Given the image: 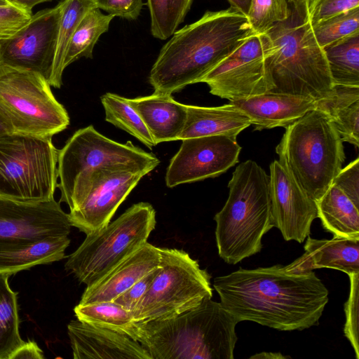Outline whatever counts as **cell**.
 Masks as SVG:
<instances>
[{
    "mask_svg": "<svg viewBox=\"0 0 359 359\" xmlns=\"http://www.w3.org/2000/svg\"><path fill=\"white\" fill-rule=\"evenodd\" d=\"M41 348L34 340L25 341L10 356L9 359H43Z\"/></svg>",
    "mask_w": 359,
    "mask_h": 359,
    "instance_id": "obj_42",
    "label": "cell"
},
{
    "mask_svg": "<svg viewBox=\"0 0 359 359\" xmlns=\"http://www.w3.org/2000/svg\"><path fill=\"white\" fill-rule=\"evenodd\" d=\"M63 2L32 15L12 36L0 41V63L50 78Z\"/></svg>",
    "mask_w": 359,
    "mask_h": 359,
    "instance_id": "obj_14",
    "label": "cell"
},
{
    "mask_svg": "<svg viewBox=\"0 0 359 359\" xmlns=\"http://www.w3.org/2000/svg\"><path fill=\"white\" fill-rule=\"evenodd\" d=\"M156 223V211L150 203L133 205L114 221L87 234L68 256L66 271L90 286L147 243Z\"/></svg>",
    "mask_w": 359,
    "mask_h": 359,
    "instance_id": "obj_7",
    "label": "cell"
},
{
    "mask_svg": "<svg viewBox=\"0 0 359 359\" xmlns=\"http://www.w3.org/2000/svg\"><path fill=\"white\" fill-rule=\"evenodd\" d=\"M160 255L157 273L132 311L135 322L170 318L212 299L210 275L189 253L160 248Z\"/></svg>",
    "mask_w": 359,
    "mask_h": 359,
    "instance_id": "obj_11",
    "label": "cell"
},
{
    "mask_svg": "<svg viewBox=\"0 0 359 359\" xmlns=\"http://www.w3.org/2000/svg\"><path fill=\"white\" fill-rule=\"evenodd\" d=\"M228 187L229 197L214 217L218 254L236 264L259 252L262 238L273 226L270 177L255 161L238 165Z\"/></svg>",
    "mask_w": 359,
    "mask_h": 359,
    "instance_id": "obj_5",
    "label": "cell"
},
{
    "mask_svg": "<svg viewBox=\"0 0 359 359\" xmlns=\"http://www.w3.org/2000/svg\"><path fill=\"white\" fill-rule=\"evenodd\" d=\"M11 276L0 272V359H9L25 342L20 334L18 293L8 283Z\"/></svg>",
    "mask_w": 359,
    "mask_h": 359,
    "instance_id": "obj_29",
    "label": "cell"
},
{
    "mask_svg": "<svg viewBox=\"0 0 359 359\" xmlns=\"http://www.w3.org/2000/svg\"><path fill=\"white\" fill-rule=\"evenodd\" d=\"M76 319L86 323L109 329L126 335L135 320L132 311L114 302L78 304L74 309Z\"/></svg>",
    "mask_w": 359,
    "mask_h": 359,
    "instance_id": "obj_32",
    "label": "cell"
},
{
    "mask_svg": "<svg viewBox=\"0 0 359 359\" xmlns=\"http://www.w3.org/2000/svg\"><path fill=\"white\" fill-rule=\"evenodd\" d=\"M311 26L344 11L359 7V0H306Z\"/></svg>",
    "mask_w": 359,
    "mask_h": 359,
    "instance_id": "obj_37",
    "label": "cell"
},
{
    "mask_svg": "<svg viewBox=\"0 0 359 359\" xmlns=\"http://www.w3.org/2000/svg\"><path fill=\"white\" fill-rule=\"evenodd\" d=\"M160 163L152 153L130 141L120 143L97 131L93 126L76 130L58 150L57 173L60 202L68 205L95 170L126 167L147 175Z\"/></svg>",
    "mask_w": 359,
    "mask_h": 359,
    "instance_id": "obj_8",
    "label": "cell"
},
{
    "mask_svg": "<svg viewBox=\"0 0 359 359\" xmlns=\"http://www.w3.org/2000/svg\"><path fill=\"white\" fill-rule=\"evenodd\" d=\"M276 152L281 165L315 201L330 187L345 160L334 124L317 109L285 128Z\"/></svg>",
    "mask_w": 359,
    "mask_h": 359,
    "instance_id": "obj_6",
    "label": "cell"
},
{
    "mask_svg": "<svg viewBox=\"0 0 359 359\" xmlns=\"http://www.w3.org/2000/svg\"><path fill=\"white\" fill-rule=\"evenodd\" d=\"M323 50L334 85L359 87V32Z\"/></svg>",
    "mask_w": 359,
    "mask_h": 359,
    "instance_id": "obj_27",
    "label": "cell"
},
{
    "mask_svg": "<svg viewBox=\"0 0 359 359\" xmlns=\"http://www.w3.org/2000/svg\"><path fill=\"white\" fill-rule=\"evenodd\" d=\"M213 287L220 303L239 322L282 331L318 324L329 299L328 290L313 271L296 272L280 264L240 268L216 277Z\"/></svg>",
    "mask_w": 359,
    "mask_h": 359,
    "instance_id": "obj_1",
    "label": "cell"
},
{
    "mask_svg": "<svg viewBox=\"0 0 359 359\" xmlns=\"http://www.w3.org/2000/svg\"><path fill=\"white\" fill-rule=\"evenodd\" d=\"M97 8L114 17L136 20L142 8V0H94Z\"/></svg>",
    "mask_w": 359,
    "mask_h": 359,
    "instance_id": "obj_40",
    "label": "cell"
},
{
    "mask_svg": "<svg viewBox=\"0 0 359 359\" xmlns=\"http://www.w3.org/2000/svg\"><path fill=\"white\" fill-rule=\"evenodd\" d=\"M359 208V158L341 168L332 183Z\"/></svg>",
    "mask_w": 359,
    "mask_h": 359,
    "instance_id": "obj_39",
    "label": "cell"
},
{
    "mask_svg": "<svg viewBox=\"0 0 359 359\" xmlns=\"http://www.w3.org/2000/svg\"><path fill=\"white\" fill-rule=\"evenodd\" d=\"M304 250L300 257L285 268L296 272L329 268L348 276L359 273V239L334 236L330 240H318L309 236Z\"/></svg>",
    "mask_w": 359,
    "mask_h": 359,
    "instance_id": "obj_21",
    "label": "cell"
},
{
    "mask_svg": "<svg viewBox=\"0 0 359 359\" xmlns=\"http://www.w3.org/2000/svg\"><path fill=\"white\" fill-rule=\"evenodd\" d=\"M158 267L143 276L112 302L118 304L126 310L133 311L138 302L149 287L157 273Z\"/></svg>",
    "mask_w": 359,
    "mask_h": 359,
    "instance_id": "obj_41",
    "label": "cell"
},
{
    "mask_svg": "<svg viewBox=\"0 0 359 359\" xmlns=\"http://www.w3.org/2000/svg\"><path fill=\"white\" fill-rule=\"evenodd\" d=\"M269 170L273 226L285 241L302 243L318 217L316 203L279 161H273Z\"/></svg>",
    "mask_w": 359,
    "mask_h": 359,
    "instance_id": "obj_16",
    "label": "cell"
},
{
    "mask_svg": "<svg viewBox=\"0 0 359 359\" xmlns=\"http://www.w3.org/2000/svg\"><path fill=\"white\" fill-rule=\"evenodd\" d=\"M100 100L106 121L125 130L149 149L156 145L141 117L130 106L126 97L107 93Z\"/></svg>",
    "mask_w": 359,
    "mask_h": 359,
    "instance_id": "obj_31",
    "label": "cell"
},
{
    "mask_svg": "<svg viewBox=\"0 0 359 359\" xmlns=\"http://www.w3.org/2000/svg\"><path fill=\"white\" fill-rule=\"evenodd\" d=\"M289 17L264 34L271 46L269 64L273 87L315 101L326 97L334 83L323 48L314 36L306 0H288Z\"/></svg>",
    "mask_w": 359,
    "mask_h": 359,
    "instance_id": "obj_4",
    "label": "cell"
},
{
    "mask_svg": "<svg viewBox=\"0 0 359 359\" xmlns=\"http://www.w3.org/2000/svg\"><path fill=\"white\" fill-rule=\"evenodd\" d=\"M32 15L13 4L0 6V41L15 34L29 22Z\"/></svg>",
    "mask_w": 359,
    "mask_h": 359,
    "instance_id": "obj_38",
    "label": "cell"
},
{
    "mask_svg": "<svg viewBox=\"0 0 359 359\" xmlns=\"http://www.w3.org/2000/svg\"><path fill=\"white\" fill-rule=\"evenodd\" d=\"M13 133L12 130L8 125V123L6 122V119L4 118V116L0 113V136Z\"/></svg>",
    "mask_w": 359,
    "mask_h": 359,
    "instance_id": "obj_46",
    "label": "cell"
},
{
    "mask_svg": "<svg viewBox=\"0 0 359 359\" xmlns=\"http://www.w3.org/2000/svg\"><path fill=\"white\" fill-rule=\"evenodd\" d=\"M318 217L334 236L359 239V208L332 184L317 201Z\"/></svg>",
    "mask_w": 359,
    "mask_h": 359,
    "instance_id": "obj_26",
    "label": "cell"
},
{
    "mask_svg": "<svg viewBox=\"0 0 359 359\" xmlns=\"http://www.w3.org/2000/svg\"><path fill=\"white\" fill-rule=\"evenodd\" d=\"M290 14L288 0H251L247 18L255 34H264Z\"/></svg>",
    "mask_w": 359,
    "mask_h": 359,
    "instance_id": "obj_35",
    "label": "cell"
},
{
    "mask_svg": "<svg viewBox=\"0 0 359 359\" xmlns=\"http://www.w3.org/2000/svg\"><path fill=\"white\" fill-rule=\"evenodd\" d=\"M144 175L126 167H106L93 172L68 205L72 226L86 235L105 226Z\"/></svg>",
    "mask_w": 359,
    "mask_h": 359,
    "instance_id": "obj_13",
    "label": "cell"
},
{
    "mask_svg": "<svg viewBox=\"0 0 359 359\" xmlns=\"http://www.w3.org/2000/svg\"><path fill=\"white\" fill-rule=\"evenodd\" d=\"M0 113L13 133L41 137L52 138L70 122L43 76L1 63Z\"/></svg>",
    "mask_w": 359,
    "mask_h": 359,
    "instance_id": "obj_9",
    "label": "cell"
},
{
    "mask_svg": "<svg viewBox=\"0 0 359 359\" xmlns=\"http://www.w3.org/2000/svg\"><path fill=\"white\" fill-rule=\"evenodd\" d=\"M229 102L248 116L251 124L255 125V130L286 128L316 107V102L313 100L270 90Z\"/></svg>",
    "mask_w": 359,
    "mask_h": 359,
    "instance_id": "obj_20",
    "label": "cell"
},
{
    "mask_svg": "<svg viewBox=\"0 0 359 359\" xmlns=\"http://www.w3.org/2000/svg\"><path fill=\"white\" fill-rule=\"evenodd\" d=\"M10 4H13L30 13L32 8L39 4L50 1L52 0H7Z\"/></svg>",
    "mask_w": 359,
    "mask_h": 359,
    "instance_id": "obj_43",
    "label": "cell"
},
{
    "mask_svg": "<svg viewBox=\"0 0 359 359\" xmlns=\"http://www.w3.org/2000/svg\"><path fill=\"white\" fill-rule=\"evenodd\" d=\"M160 248L148 242L86 287L79 304L111 302L160 264Z\"/></svg>",
    "mask_w": 359,
    "mask_h": 359,
    "instance_id": "obj_19",
    "label": "cell"
},
{
    "mask_svg": "<svg viewBox=\"0 0 359 359\" xmlns=\"http://www.w3.org/2000/svg\"><path fill=\"white\" fill-rule=\"evenodd\" d=\"M126 100L140 115L156 144L179 140L187 120V104L177 102L171 95L156 93Z\"/></svg>",
    "mask_w": 359,
    "mask_h": 359,
    "instance_id": "obj_22",
    "label": "cell"
},
{
    "mask_svg": "<svg viewBox=\"0 0 359 359\" xmlns=\"http://www.w3.org/2000/svg\"><path fill=\"white\" fill-rule=\"evenodd\" d=\"M11 4L7 0H0V6Z\"/></svg>",
    "mask_w": 359,
    "mask_h": 359,
    "instance_id": "obj_47",
    "label": "cell"
},
{
    "mask_svg": "<svg viewBox=\"0 0 359 359\" xmlns=\"http://www.w3.org/2000/svg\"><path fill=\"white\" fill-rule=\"evenodd\" d=\"M69 244L68 236L0 241V272L12 276L37 265L60 261L65 257Z\"/></svg>",
    "mask_w": 359,
    "mask_h": 359,
    "instance_id": "obj_23",
    "label": "cell"
},
{
    "mask_svg": "<svg viewBox=\"0 0 359 359\" xmlns=\"http://www.w3.org/2000/svg\"><path fill=\"white\" fill-rule=\"evenodd\" d=\"M287 356L283 355L280 353H267L262 352L260 353H257L255 355L250 357V358H262V359H282L285 358Z\"/></svg>",
    "mask_w": 359,
    "mask_h": 359,
    "instance_id": "obj_45",
    "label": "cell"
},
{
    "mask_svg": "<svg viewBox=\"0 0 359 359\" xmlns=\"http://www.w3.org/2000/svg\"><path fill=\"white\" fill-rule=\"evenodd\" d=\"M270 53L267 36L255 33L199 83H205L212 95L229 101L265 93L273 87L269 64Z\"/></svg>",
    "mask_w": 359,
    "mask_h": 359,
    "instance_id": "obj_12",
    "label": "cell"
},
{
    "mask_svg": "<svg viewBox=\"0 0 359 359\" xmlns=\"http://www.w3.org/2000/svg\"><path fill=\"white\" fill-rule=\"evenodd\" d=\"M74 359H151L147 351L124 334L78 319L67 325Z\"/></svg>",
    "mask_w": 359,
    "mask_h": 359,
    "instance_id": "obj_18",
    "label": "cell"
},
{
    "mask_svg": "<svg viewBox=\"0 0 359 359\" xmlns=\"http://www.w3.org/2000/svg\"><path fill=\"white\" fill-rule=\"evenodd\" d=\"M71 227L68 213L54 198L30 203L0 196V241L68 236Z\"/></svg>",
    "mask_w": 359,
    "mask_h": 359,
    "instance_id": "obj_17",
    "label": "cell"
},
{
    "mask_svg": "<svg viewBox=\"0 0 359 359\" xmlns=\"http://www.w3.org/2000/svg\"><path fill=\"white\" fill-rule=\"evenodd\" d=\"M57 157L52 138L15 133L0 136V196L30 203L53 199Z\"/></svg>",
    "mask_w": 359,
    "mask_h": 359,
    "instance_id": "obj_10",
    "label": "cell"
},
{
    "mask_svg": "<svg viewBox=\"0 0 359 359\" xmlns=\"http://www.w3.org/2000/svg\"><path fill=\"white\" fill-rule=\"evenodd\" d=\"M231 6L236 8L245 16L248 15L251 0H228Z\"/></svg>",
    "mask_w": 359,
    "mask_h": 359,
    "instance_id": "obj_44",
    "label": "cell"
},
{
    "mask_svg": "<svg viewBox=\"0 0 359 359\" xmlns=\"http://www.w3.org/2000/svg\"><path fill=\"white\" fill-rule=\"evenodd\" d=\"M316 41L323 48L344 37L359 32V7L325 19L312 26Z\"/></svg>",
    "mask_w": 359,
    "mask_h": 359,
    "instance_id": "obj_34",
    "label": "cell"
},
{
    "mask_svg": "<svg viewBox=\"0 0 359 359\" xmlns=\"http://www.w3.org/2000/svg\"><path fill=\"white\" fill-rule=\"evenodd\" d=\"M184 128L179 140L211 135H237L251 125L248 116L231 102L219 107L187 105Z\"/></svg>",
    "mask_w": 359,
    "mask_h": 359,
    "instance_id": "obj_24",
    "label": "cell"
},
{
    "mask_svg": "<svg viewBox=\"0 0 359 359\" xmlns=\"http://www.w3.org/2000/svg\"><path fill=\"white\" fill-rule=\"evenodd\" d=\"M238 319L212 299L175 317L135 322L128 337L151 359H233Z\"/></svg>",
    "mask_w": 359,
    "mask_h": 359,
    "instance_id": "obj_3",
    "label": "cell"
},
{
    "mask_svg": "<svg viewBox=\"0 0 359 359\" xmlns=\"http://www.w3.org/2000/svg\"><path fill=\"white\" fill-rule=\"evenodd\" d=\"M193 0H147L154 37L165 40L170 37L184 21Z\"/></svg>",
    "mask_w": 359,
    "mask_h": 359,
    "instance_id": "obj_33",
    "label": "cell"
},
{
    "mask_svg": "<svg viewBox=\"0 0 359 359\" xmlns=\"http://www.w3.org/2000/svg\"><path fill=\"white\" fill-rule=\"evenodd\" d=\"M55 54L49 84L60 88L62 85L64 60L70 40L84 15L97 8L94 0H62Z\"/></svg>",
    "mask_w": 359,
    "mask_h": 359,
    "instance_id": "obj_28",
    "label": "cell"
},
{
    "mask_svg": "<svg viewBox=\"0 0 359 359\" xmlns=\"http://www.w3.org/2000/svg\"><path fill=\"white\" fill-rule=\"evenodd\" d=\"M114 17L100 9L90 10L79 24L69 43L64 60L65 69L81 57L93 58V48L100 36L108 31Z\"/></svg>",
    "mask_w": 359,
    "mask_h": 359,
    "instance_id": "obj_30",
    "label": "cell"
},
{
    "mask_svg": "<svg viewBox=\"0 0 359 359\" xmlns=\"http://www.w3.org/2000/svg\"><path fill=\"white\" fill-rule=\"evenodd\" d=\"M255 34L247 16L233 7L207 11L176 31L153 65L154 93L172 95L199 81Z\"/></svg>",
    "mask_w": 359,
    "mask_h": 359,
    "instance_id": "obj_2",
    "label": "cell"
},
{
    "mask_svg": "<svg viewBox=\"0 0 359 359\" xmlns=\"http://www.w3.org/2000/svg\"><path fill=\"white\" fill-rule=\"evenodd\" d=\"M350 278L349 297L344 305L346 323L344 334L351 344L356 358H359L358 344V308H359V273L351 274Z\"/></svg>",
    "mask_w": 359,
    "mask_h": 359,
    "instance_id": "obj_36",
    "label": "cell"
},
{
    "mask_svg": "<svg viewBox=\"0 0 359 359\" xmlns=\"http://www.w3.org/2000/svg\"><path fill=\"white\" fill-rule=\"evenodd\" d=\"M241 149L236 139L226 135L182 139L167 168L166 186L173 188L217 177L238 163Z\"/></svg>",
    "mask_w": 359,
    "mask_h": 359,
    "instance_id": "obj_15",
    "label": "cell"
},
{
    "mask_svg": "<svg viewBox=\"0 0 359 359\" xmlns=\"http://www.w3.org/2000/svg\"><path fill=\"white\" fill-rule=\"evenodd\" d=\"M316 102V109L333 122L342 141L358 147L359 87L334 85L326 97Z\"/></svg>",
    "mask_w": 359,
    "mask_h": 359,
    "instance_id": "obj_25",
    "label": "cell"
}]
</instances>
